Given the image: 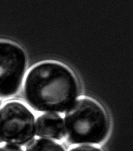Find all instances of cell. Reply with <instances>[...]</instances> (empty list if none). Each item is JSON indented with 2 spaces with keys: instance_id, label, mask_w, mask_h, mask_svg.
I'll return each mask as SVG.
<instances>
[{
  "instance_id": "obj_4",
  "label": "cell",
  "mask_w": 133,
  "mask_h": 151,
  "mask_svg": "<svg viewBox=\"0 0 133 151\" xmlns=\"http://www.w3.org/2000/svg\"><path fill=\"white\" fill-rule=\"evenodd\" d=\"M26 66V55L19 45L0 41V97H10L18 92Z\"/></svg>"
},
{
  "instance_id": "obj_5",
  "label": "cell",
  "mask_w": 133,
  "mask_h": 151,
  "mask_svg": "<svg viewBox=\"0 0 133 151\" xmlns=\"http://www.w3.org/2000/svg\"><path fill=\"white\" fill-rule=\"evenodd\" d=\"M35 133L38 137L60 140L64 137V126L61 116L56 114H44L36 119Z\"/></svg>"
},
{
  "instance_id": "obj_1",
  "label": "cell",
  "mask_w": 133,
  "mask_h": 151,
  "mask_svg": "<svg viewBox=\"0 0 133 151\" xmlns=\"http://www.w3.org/2000/svg\"><path fill=\"white\" fill-rule=\"evenodd\" d=\"M78 81L72 72L57 62H42L28 72L24 84V96L38 111H65L79 95Z\"/></svg>"
},
{
  "instance_id": "obj_8",
  "label": "cell",
  "mask_w": 133,
  "mask_h": 151,
  "mask_svg": "<svg viewBox=\"0 0 133 151\" xmlns=\"http://www.w3.org/2000/svg\"><path fill=\"white\" fill-rule=\"evenodd\" d=\"M0 151H24L21 147L13 144H6L0 147Z\"/></svg>"
},
{
  "instance_id": "obj_3",
  "label": "cell",
  "mask_w": 133,
  "mask_h": 151,
  "mask_svg": "<svg viewBox=\"0 0 133 151\" xmlns=\"http://www.w3.org/2000/svg\"><path fill=\"white\" fill-rule=\"evenodd\" d=\"M35 134V117L25 105L19 101H10L0 109L1 142L24 145Z\"/></svg>"
},
{
  "instance_id": "obj_6",
  "label": "cell",
  "mask_w": 133,
  "mask_h": 151,
  "mask_svg": "<svg viewBox=\"0 0 133 151\" xmlns=\"http://www.w3.org/2000/svg\"><path fill=\"white\" fill-rule=\"evenodd\" d=\"M26 151H65L59 143L47 139H35L28 143Z\"/></svg>"
},
{
  "instance_id": "obj_2",
  "label": "cell",
  "mask_w": 133,
  "mask_h": 151,
  "mask_svg": "<svg viewBox=\"0 0 133 151\" xmlns=\"http://www.w3.org/2000/svg\"><path fill=\"white\" fill-rule=\"evenodd\" d=\"M64 122L66 138L72 144H99L109 131V120L105 111L87 97L78 99L68 108Z\"/></svg>"
},
{
  "instance_id": "obj_7",
  "label": "cell",
  "mask_w": 133,
  "mask_h": 151,
  "mask_svg": "<svg viewBox=\"0 0 133 151\" xmlns=\"http://www.w3.org/2000/svg\"><path fill=\"white\" fill-rule=\"evenodd\" d=\"M69 151H101L98 147L90 145H81L70 149Z\"/></svg>"
}]
</instances>
